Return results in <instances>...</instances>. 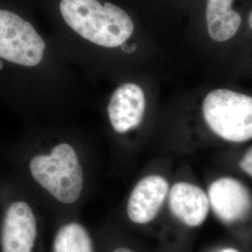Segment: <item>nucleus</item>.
<instances>
[{"mask_svg": "<svg viewBox=\"0 0 252 252\" xmlns=\"http://www.w3.org/2000/svg\"><path fill=\"white\" fill-rule=\"evenodd\" d=\"M19 156L22 180H27V184L46 200L69 206L81 198L84 173L71 143L55 139L54 134H47L33 139Z\"/></svg>", "mask_w": 252, "mask_h": 252, "instance_id": "1", "label": "nucleus"}, {"mask_svg": "<svg viewBox=\"0 0 252 252\" xmlns=\"http://www.w3.org/2000/svg\"><path fill=\"white\" fill-rule=\"evenodd\" d=\"M45 42L33 26L19 15L0 9V58L23 66L39 64Z\"/></svg>", "mask_w": 252, "mask_h": 252, "instance_id": "5", "label": "nucleus"}, {"mask_svg": "<svg viewBox=\"0 0 252 252\" xmlns=\"http://www.w3.org/2000/svg\"><path fill=\"white\" fill-rule=\"evenodd\" d=\"M249 27L252 30V11H251V13H250V17H249Z\"/></svg>", "mask_w": 252, "mask_h": 252, "instance_id": "15", "label": "nucleus"}, {"mask_svg": "<svg viewBox=\"0 0 252 252\" xmlns=\"http://www.w3.org/2000/svg\"><path fill=\"white\" fill-rule=\"evenodd\" d=\"M44 252V224L36 205L20 190L0 199V252Z\"/></svg>", "mask_w": 252, "mask_h": 252, "instance_id": "3", "label": "nucleus"}, {"mask_svg": "<svg viewBox=\"0 0 252 252\" xmlns=\"http://www.w3.org/2000/svg\"><path fill=\"white\" fill-rule=\"evenodd\" d=\"M64 22L83 38L107 48L122 46L132 36L134 23L124 9L98 0H62Z\"/></svg>", "mask_w": 252, "mask_h": 252, "instance_id": "2", "label": "nucleus"}, {"mask_svg": "<svg viewBox=\"0 0 252 252\" xmlns=\"http://www.w3.org/2000/svg\"><path fill=\"white\" fill-rule=\"evenodd\" d=\"M203 115L211 131L229 142L252 139V97L228 89L210 92L203 103Z\"/></svg>", "mask_w": 252, "mask_h": 252, "instance_id": "4", "label": "nucleus"}, {"mask_svg": "<svg viewBox=\"0 0 252 252\" xmlns=\"http://www.w3.org/2000/svg\"><path fill=\"white\" fill-rule=\"evenodd\" d=\"M207 196L212 210L224 223L240 221L252 211L250 190L243 183L233 178H220L212 182Z\"/></svg>", "mask_w": 252, "mask_h": 252, "instance_id": "6", "label": "nucleus"}, {"mask_svg": "<svg viewBox=\"0 0 252 252\" xmlns=\"http://www.w3.org/2000/svg\"><path fill=\"white\" fill-rule=\"evenodd\" d=\"M220 252H239L237 250L235 249H232V248H228V249H224V250H221Z\"/></svg>", "mask_w": 252, "mask_h": 252, "instance_id": "14", "label": "nucleus"}, {"mask_svg": "<svg viewBox=\"0 0 252 252\" xmlns=\"http://www.w3.org/2000/svg\"><path fill=\"white\" fill-rule=\"evenodd\" d=\"M169 208L172 214L189 227L204 223L209 211L207 193L189 182H178L169 189Z\"/></svg>", "mask_w": 252, "mask_h": 252, "instance_id": "9", "label": "nucleus"}, {"mask_svg": "<svg viewBox=\"0 0 252 252\" xmlns=\"http://www.w3.org/2000/svg\"><path fill=\"white\" fill-rule=\"evenodd\" d=\"M134 252L132 250L128 249V248H125V247H121V248H118L116 250H114L113 252Z\"/></svg>", "mask_w": 252, "mask_h": 252, "instance_id": "13", "label": "nucleus"}, {"mask_svg": "<svg viewBox=\"0 0 252 252\" xmlns=\"http://www.w3.org/2000/svg\"><path fill=\"white\" fill-rule=\"evenodd\" d=\"M239 166L243 171L252 177V147L244 154L239 162Z\"/></svg>", "mask_w": 252, "mask_h": 252, "instance_id": "12", "label": "nucleus"}, {"mask_svg": "<svg viewBox=\"0 0 252 252\" xmlns=\"http://www.w3.org/2000/svg\"><path fill=\"white\" fill-rule=\"evenodd\" d=\"M234 1L207 0V30L210 37L215 41L224 42L231 39L241 26V16L233 9Z\"/></svg>", "mask_w": 252, "mask_h": 252, "instance_id": "10", "label": "nucleus"}, {"mask_svg": "<svg viewBox=\"0 0 252 252\" xmlns=\"http://www.w3.org/2000/svg\"><path fill=\"white\" fill-rule=\"evenodd\" d=\"M169 193V184L162 176L151 175L140 180L132 190L127 203L131 221L146 224L153 220Z\"/></svg>", "mask_w": 252, "mask_h": 252, "instance_id": "8", "label": "nucleus"}, {"mask_svg": "<svg viewBox=\"0 0 252 252\" xmlns=\"http://www.w3.org/2000/svg\"><path fill=\"white\" fill-rule=\"evenodd\" d=\"M49 252H95L87 229L78 221H66L58 226L51 240Z\"/></svg>", "mask_w": 252, "mask_h": 252, "instance_id": "11", "label": "nucleus"}, {"mask_svg": "<svg viewBox=\"0 0 252 252\" xmlns=\"http://www.w3.org/2000/svg\"><path fill=\"white\" fill-rule=\"evenodd\" d=\"M146 107L144 92L135 83H125L112 94L108 106L109 123L118 134L135 129L143 120Z\"/></svg>", "mask_w": 252, "mask_h": 252, "instance_id": "7", "label": "nucleus"}]
</instances>
